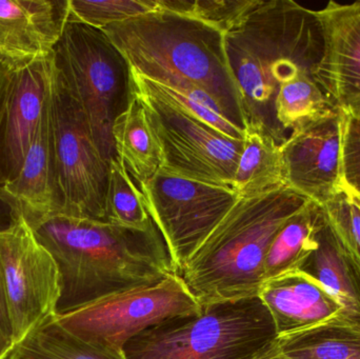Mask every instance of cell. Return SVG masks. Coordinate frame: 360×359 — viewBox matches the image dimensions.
<instances>
[{"label": "cell", "mask_w": 360, "mask_h": 359, "mask_svg": "<svg viewBox=\"0 0 360 359\" xmlns=\"http://www.w3.org/2000/svg\"><path fill=\"white\" fill-rule=\"evenodd\" d=\"M202 306L179 273L158 284L120 293L77 311L55 315L72 334L86 343L115 352L143 331L171 318L194 315Z\"/></svg>", "instance_id": "cell-9"}, {"label": "cell", "mask_w": 360, "mask_h": 359, "mask_svg": "<svg viewBox=\"0 0 360 359\" xmlns=\"http://www.w3.org/2000/svg\"><path fill=\"white\" fill-rule=\"evenodd\" d=\"M310 200L289 187L239 198L179 275L201 306L258 296L276 234Z\"/></svg>", "instance_id": "cell-4"}, {"label": "cell", "mask_w": 360, "mask_h": 359, "mask_svg": "<svg viewBox=\"0 0 360 359\" xmlns=\"http://www.w3.org/2000/svg\"><path fill=\"white\" fill-rule=\"evenodd\" d=\"M232 187L240 198L255 197L288 187L281 145L266 135L245 131Z\"/></svg>", "instance_id": "cell-21"}, {"label": "cell", "mask_w": 360, "mask_h": 359, "mask_svg": "<svg viewBox=\"0 0 360 359\" xmlns=\"http://www.w3.org/2000/svg\"><path fill=\"white\" fill-rule=\"evenodd\" d=\"M50 122L61 214L105 221L110 168L60 72L53 70Z\"/></svg>", "instance_id": "cell-8"}, {"label": "cell", "mask_w": 360, "mask_h": 359, "mask_svg": "<svg viewBox=\"0 0 360 359\" xmlns=\"http://www.w3.org/2000/svg\"><path fill=\"white\" fill-rule=\"evenodd\" d=\"M15 346L12 322L8 312L6 286L0 263V356L6 359Z\"/></svg>", "instance_id": "cell-29"}, {"label": "cell", "mask_w": 360, "mask_h": 359, "mask_svg": "<svg viewBox=\"0 0 360 359\" xmlns=\"http://www.w3.org/2000/svg\"><path fill=\"white\" fill-rule=\"evenodd\" d=\"M255 0H156L158 8L202 21L226 33Z\"/></svg>", "instance_id": "cell-25"}, {"label": "cell", "mask_w": 360, "mask_h": 359, "mask_svg": "<svg viewBox=\"0 0 360 359\" xmlns=\"http://www.w3.org/2000/svg\"><path fill=\"white\" fill-rule=\"evenodd\" d=\"M277 337L259 297L202 306L143 331L124 348L128 359H253Z\"/></svg>", "instance_id": "cell-5"}, {"label": "cell", "mask_w": 360, "mask_h": 359, "mask_svg": "<svg viewBox=\"0 0 360 359\" xmlns=\"http://www.w3.org/2000/svg\"><path fill=\"white\" fill-rule=\"evenodd\" d=\"M253 359H302L292 358V356L285 355V354L281 353V352L277 351L274 348L271 347L270 344L266 345L264 349L260 351V353L257 356H255Z\"/></svg>", "instance_id": "cell-32"}, {"label": "cell", "mask_w": 360, "mask_h": 359, "mask_svg": "<svg viewBox=\"0 0 360 359\" xmlns=\"http://www.w3.org/2000/svg\"><path fill=\"white\" fill-rule=\"evenodd\" d=\"M105 221L141 231L155 226L143 193L120 159L113 160L110 168Z\"/></svg>", "instance_id": "cell-24"}, {"label": "cell", "mask_w": 360, "mask_h": 359, "mask_svg": "<svg viewBox=\"0 0 360 359\" xmlns=\"http://www.w3.org/2000/svg\"><path fill=\"white\" fill-rule=\"evenodd\" d=\"M70 18L96 29L158 10L156 0H69Z\"/></svg>", "instance_id": "cell-26"}, {"label": "cell", "mask_w": 360, "mask_h": 359, "mask_svg": "<svg viewBox=\"0 0 360 359\" xmlns=\"http://www.w3.org/2000/svg\"><path fill=\"white\" fill-rule=\"evenodd\" d=\"M344 114L340 109L296 129L281 145L287 185L321 207L342 183Z\"/></svg>", "instance_id": "cell-12"}, {"label": "cell", "mask_w": 360, "mask_h": 359, "mask_svg": "<svg viewBox=\"0 0 360 359\" xmlns=\"http://www.w3.org/2000/svg\"><path fill=\"white\" fill-rule=\"evenodd\" d=\"M328 223L342 248L360 271V210L342 193L323 207Z\"/></svg>", "instance_id": "cell-27"}, {"label": "cell", "mask_w": 360, "mask_h": 359, "mask_svg": "<svg viewBox=\"0 0 360 359\" xmlns=\"http://www.w3.org/2000/svg\"><path fill=\"white\" fill-rule=\"evenodd\" d=\"M22 218L17 202L0 187V233L11 229Z\"/></svg>", "instance_id": "cell-30"}, {"label": "cell", "mask_w": 360, "mask_h": 359, "mask_svg": "<svg viewBox=\"0 0 360 359\" xmlns=\"http://www.w3.org/2000/svg\"><path fill=\"white\" fill-rule=\"evenodd\" d=\"M327 223L326 210L309 202L291 217L275 236L264 265V282L288 272L302 270L319 246V236Z\"/></svg>", "instance_id": "cell-19"}, {"label": "cell", "mask_w": 360, "mask_h": 359, "mask_svg": "<svg viewBox=\"0 0 360 359\" xmlns=\"http://www.w3.org/2000/svg\"><path fill=\"white\" fill-rule=\"evenodd\" d=\"M258 297L272 316L277 337L331 322L342 313V305L302 270L266 280Z\"/></svg>", "instance_id": "cell-16"}, {"label": "cell", "mask_w": 360, "mask_h": 359, "mask_svg": "<svg viewBox=\"0 0 360 359\" xmlns=\"http://www.w3.org/2000/svg\"><path fill=\"white\" fill-rule=\"evenodd\" d=\"M132 77L135 95L160 148V169L184 178L233 188L245 141L231 138L195 117L160 84L134 71Z\"/></svg>", "instance_id": "cell-7"}, {"label": "cell", "mask_w": 360, "mask_h": 359, "mask_svg": "<svg viewBox=\"0 0 360 359\" xmlns=\"http://www.w3.org/2000/svg\"><path fill=\"white\" fill-rule=\"evenodd\" d=\"M54 65L90 126L103 159H118L113 139L116 119L135 99L132 70L101 29L70 18L53 51Z\"/></svg>", "instance_id": "cell-6"}, {"label": "cell", "mask_w": 360, "mask_h": 359, "mask_svg": "<svg viewBox=\"0 0 360 359\" xmlns=\"http://www.w3.org/2000/svg\"><path fill=\"white\" fill-rule=\"evenodd\" d=\"M25 221L58 269L60 296L56 315L179 273L156 225L141 231L65 214Z\"/></svg>", "instance_id": "cell-1"}, {"label": "cell", "mask_w": 360, "mask_h": 359, "mask_svg": "<svg viewBox=\"0 0 360 359\" xmlns=\"http://www.w3.org/2000/svg\"><path fill=\"white\" fill-rule=\"evenodd\" d=\"M53 70V53L13 70L0 134V187L16 176L48 117Z\"/></svg>", "instance_id": "cell-13"}, {"label": "cell", "mask_w": 360, "mask_h": 359, "mask_svg": "<svg viewBox=\"0 0 360 359\" xmlns=\"http://www.w3.org/2000/svg\"><path fill=\"white\" fill-rule=\"evenodd\" d=\"M139 190L179 274L240 198L233 188L184 178L162 169Z\"/></svg>", "instance_id": "cell-10"}, {"label": "cell", "mask_w": 360, "mask_h": 359, "mask_svg": "<svg viewBox=\"0 0 360 359\" xmlns=\"http://www.w3.org/2000/svg\"><path fill=\"white\" fill-rule=\"evenodd\" d=\"M342 114V190L360 196V117L344 111Z\"/></svg>", "instance_id": "cell-28"}, {"label": "cell", "mask_w": 360, "mask_h": 359, "mask_svg": "<svg viewBox=\"0 0 360 359\" xmlns=\"http://www.w3.org/2000/svg\"><path fill=\"white\" fill-rule=\"evenodd\" d=\"M112 134L118 159L124 162L136 185H141L160 170V148L136 95L127 112L116 119Z\"/></svg>", "instance_id": "cell-20"}, {"label": "cell", "mask_w": 360, "mask_h": 359, "mask_svg": "<svg viewBox=\"0 0 360 359\" xmlns=\"http://www.w3.org/2000/svg\"><path fill=\"white\" fill-rule=\"evenodd\" d=\"M224 46L240 93L245 131L277 143V100L297 80L315 78L323 56L315 11L292 0H255L224 33Z\"/></svg>", "instance_id": "cell-2"}, {"label": "cell", "mask_w": 360, "mask_h": 359, "mask_svg": "<svg viewBox=\"0 0 360 359\" xmlns=\"http://www.w3.org/2000/svg\"><path fill=\"white\" fill-rule=\"evenodd\" d=\"M315 14L323 41L315 80L338 109L360 117V1H330Z\"/></svg>", "instance_id": "cell-14"}, {"label": "cell", "mask_w": 360, "mask_h": 359, "mask_svg": "<svg viewBox=\"0 0 360 359\" xmlns=\"http://www.w3.org/2000/svg\"><path fill=\"white\" fill-rule=\"evenodd\" d=\"M277 351L302 359H360V328L331 322L279 335L270 343Z\"/></svg>", "instance_id": "cell-22"}, {"label": "cell", "mask_w": 360, "mask_h": 359, "mask_svg": "<svg viewBox=\"0 0 360 359\" xmlns=\"http://www.w3.org/2000/svg\"><path fill=\"white\" fill-rule=\"evenodd\" d=\"M0 263L15 345L56 315L60 296L58 269L25 219L0 233Z\"/></svg>", "instance_id": "cell-11"}, {"label": "cell", "mask_w": 360, "mask_h": 359, "mask_svg": "<svg viewBox=\"0 0 360 359\" xmlns=\"http://www.w3.org/2000/svg\"><path fill=\"white\" fill-rule=\"evenodd\" d=\"M6 359H128L115 352L86 343L65 330L55 315L36 327L13 348Z\"/></svg>", "instance_id": "cell-23"}, {"label": "cell", "mask_w": 360, "mask_h": 359, "mask_svg": "<svg viewBox=\"0 0 360 359\" xmlns=\"http://www.w3.org/2000/svg\"><path fill=\"white\" fill-rule=\"evenodd\" d=\"M2 188L17 202L25 219L63 212L53 150L50 112L30 147L20 170Z\"/></svg>", "instance_id": "cell-17"}, {"label": "cell", "mask_w": 360, "mask_h": 359, "mask_svg": "<svg viewBox=\"0 0 360 359\" xmlns=\"http://www.w3.org/2000/svg\"><path fill=\"white\" fill-rule=\"evenodd\" d=\"M69 16V0H0V61L17 69L52 54Z\"/></svg>", "instance_id": "cell-15"}, {"label": "cell", "mask_w": 360, "mask_h": 359, "mask_svg": "<svg viewBox=\"0 0 360 359\" xmlns=\"http://www.w3.org/2000/svg\"><path fill=\"white\" fill-rule=\"evenodd\" d=\"M302 271L319 280L342 305V315L334 322L360 328V271L340 246L328 218L319 246Z\"/></svg>", "instance_id": "cell-18"}, {"label": "cell", "mask_w": 360, "mask_h": 359, "mask_svg": "<svg viewBox=\"0 0 360 359\" xmlns=\"http://www.w3.org/2000/svg\"><path fill=\"white\" fill-rule=\"evenodd\" d=\"M344 192L346 193V195L348 196L349 200H350L351 202H352L353 204H354L360 210V196L352 193V192L346 191V190H344Z\"/></svg>", "instance_id": "cell-33"}, {"label": "cell", "mask_w": 360, "mask_h": 359, "mask_svg": "<svg viewBox=\"0 0 360 359\" xmlns=\"http://www.w3.org/2000/svg\"><path fill=\"white\" fill-rule=\"evenodd\" d=\"M13 70H14L13 67L0 61V134H1L4 116H6Z\"/></svg>", "instance_id": "cell-31"}, {"label": "cell", "mask_w": 360, "mask_h": 359, "mask_svg": "<svg viewBox=\"0 0 360 359\" xmlns=\"http://www.w3.org/2000/svg\"><path fill=\"white\" fill-rule=\"evenodd\" d=\"M0 359H4V358H1V356H0Z\"/></svg>", "instance_id": "cell-34"}, {"label": "cell", "mask_w": 360, "mask_h": 359, "mask_svg": "<svg viewBox=\"0 0 360 359\" xmlns=\"http://www.w3.org/2000/svg\"><path fill=\"white\" fill-rule=\"evenodd\" d=\"M101 30L135 73L172 92L205 93L226 119L245 133L240 93L220 30L160 8Z\"/></svg>", "instance_id": "cell-3"}]
</instances>
